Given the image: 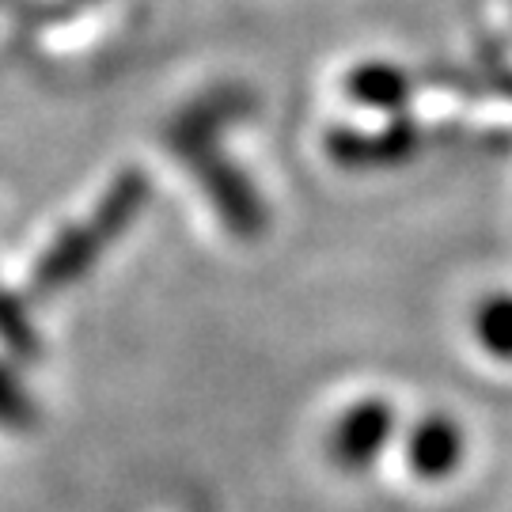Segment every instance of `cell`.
<instances>
[{"label": "cell", "instance_id": "obj_1", "mask_svg": "<svg viewBox=\"0 0 512 512\" xmlns=\"http://www.w3.org/2000/svg\"><path fill=\"white\" fill-rule=\"evenodd\" d=\"M410 463L425 478L452 475L463 463V433L448 418H429L418 425V433L410 437Z\"/></svg>", "mask_w": 512, "mask_h": 512}, {"label": "cell", "instance_id": "obj_2", "mask_svg": "<svg viewBox=\"0 0 512 512\" xmlns=\"http://www.w3.org/2000/svg\"><path fill=\"white\" fill-rule=\"evenodd\" d=\"M475 338L497 361H512V293H490L475 311Z\"/></svg>", "mask_w": 512, "mask_h": 512}, {"label": "cell", "instance_id": "obj_3", "mask_svg": "<svg viewBox=\"0 0 512 512\" xmlns=\"http://www.w3.org/2000/svg\"><path fill=\"white\" fill-rule=\"evenodd\" d=\"M387 429V414L380 410V406H361L353 418H349L346 425V452L349 456H368V448L376 444V437Z\"/></svg>", "mask_w": 512, "mask_h": 512}]
</instances>
